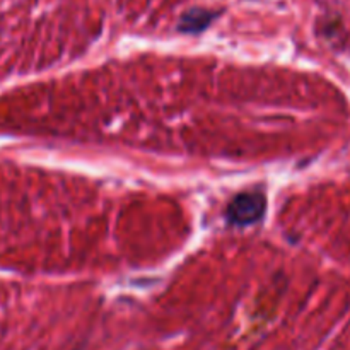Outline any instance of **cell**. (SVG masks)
<instances>
[{
  "label": "cell",
  "mask_w": 350,
  "mask_h": 350,
  "mask_svg": "<svg viewBox=\"0 0 350 350\" xmlns=\"http://www.w3.org/2000/svg\"><path fill=\"white\" fill-rule=\"evenodd\" d=\"M267 211V197L263 191L252 190L238 193L228 205L226 211V219L229 224L236 228H246L265 215Z\"/></svg>",
  "instance_id": "6da1fadb"
},
{
  "label": "cell",
  "mask_w": 350,
  "mask_h": 350,
  "mask_svg": "<svg viewBox=\"0 0 350 350\" xmlns=\"http://www.w3.org/2000/svg\"><path fill=\"white\" fill-rule=\"evenodd\" d=\"M224 14V9H207V7H190L180 16L176 31L181 34H202L207 31L219 17Z\"/></svg>",
  "instance_id": "7a4b0ae2"
}]
</instances>
